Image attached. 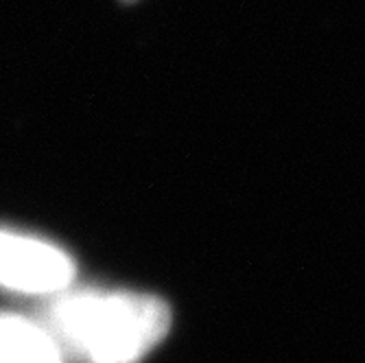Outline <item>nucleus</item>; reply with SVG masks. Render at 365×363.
<instances>
[{"label":"nucleus","instance_id":"f257e3e1","mask_svg":"<svg viewBox=\"0 0 365 363\" xmlns=\"http://www.w3.org/2000/svg\"><path fill=\"white\" fill-rule=\"evenodd\" d=\"M40 319L66 359L77 363H140L171 328L169 305L125 289H66L46 300Z\"/></svg>","mask_w":365,"mask_h":363},{"label":"nucleus","instance_id":"f03ea898","mask_svg":"<svg viewBox=\"0 0 365 363\" xmlns=\"http://www.w3.org/2000/svg\"><path fill=\"white\" fill-rule=\"evenodd\" d=\"M77 274L73 256L59 245L0 227V287L20 295H53L71 289Z\"/></svg>","mask_w":365,"mask_h":363},{"label":"nucleus","instance_id":"7ed1b4c3","mask_svg":"<svg viewBox=\"0 0 365 363\" xmlns=\"http://www.w3.org/2000/svg\"><path fill=\"white\" fill-rule=\"evenodd\" d=\"M0 363H66V352L42 319L0 311Z\"/></svg>","mask_w":365,"mask_h":363},{"label":"nucleus","instance_id":"20e7f679","mask_svg":"<svg viewBox=\"0 0 365 363\" xmlns=\"http://www.w3.org/2000/svg\"><path fill=\"white\" fill-rule=\"evenodd\" d=\"M127 3H131V0H127Z\"/></svg>","mask_w":365,"mask_h":363}]
</instances>
